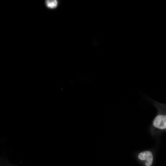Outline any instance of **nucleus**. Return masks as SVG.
Returning a JSON list of instances; mask_svg holds the SVG:
<instances>
[{
  "mask_svg": "<svg viewBox=\"0 0 166 166\" xmlns=\"http://www.w3.org/2000/svg\"><path fill=\"white\" fill-rule=\"evenodd\" d=\"M138 159L144 162L145 166H151L153 160V154L152 150H146L138 152Z\"/></svg>",
  "mask_w": 166,
  "mask_h": 166,
  "instance_id": "nucleus-2",
  "label": "nucleus"
},
{
  "mask_svg": "<svg viewBox=\"0 0 166 166\" xmlns=\"http://www.w3.org/2000/svg\"><path fill=\"white\" fill-rule=\"evenodd\" d=\"M148 97L157 110L150 129L151 135H155L158 132L166 130V104L161 103Z\"/></svg>",
  "mask_w": 166,
  "mask_h": 166,
  "instance_id": "nucleus-1",
  "label": "nucleus"
},
{
  "mask_svg": "<svg viewBox=\"0 0 166 166\" xmlns=\"http://www.w3.org/2000/svg\"><path fill=\"white\" fill-rule=\"evenodd\" d=\"M45 3L46 6L49 9H54L58 5V2L56 0H46Z\"/></svg>",
  "mask_w": 166,
  "mask_h": 166,
  "instance_id": "nucleus-3",
  "label": "nucleus"
}]
</instances>
